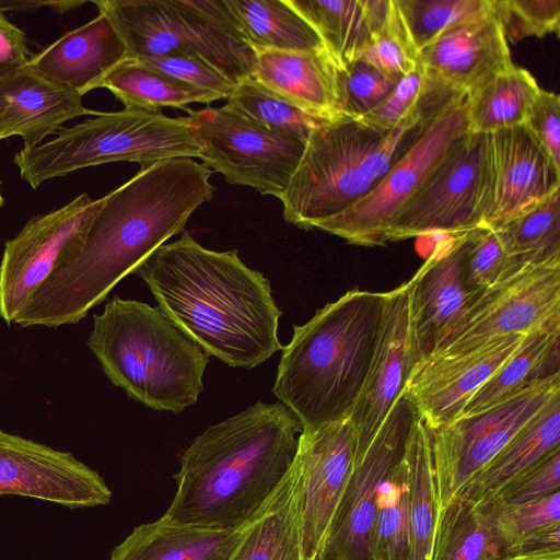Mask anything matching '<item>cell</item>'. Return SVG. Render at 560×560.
<instances>
[{
	"instance_id": "cell-1",
	"label": "cell",
	"mask_w": 560,
	"mask_h": 560,
	"mask_svg": "<svg viewBox=\"0 0 560 560\" xmlns=\"http://www.w3.org/2000/svg\"><path fill=\"white\" fill-rule=\"evenodd\" d=\"M211 168L190 158L156 162L103 197L86 226L19 312L21 327L79 323L213 198Z\"/></svg>"
},
{
	"instance_id": "cell-2",
	"label": "cell",
	"mask_w": 560,
	"mask_h": 560,
	"mask_svg": "<svg viewBox=\"0 0 560 560\" xmlns=\"http://www.w3.org/2000/svg\"><path fill=\"white\" fill-rule=\"evenodd\" d=\"M162 312L209 355L253 369L282 350L281 311L269 280L237 250L201 246L188 232L158 247L133 271Z\"/></svg>"
},
{
	"instance_id": "cell-3",
	"label": "cell",
	"mask_w": 560,
	"mask_h": 560,
	"mask_svg": "<svg viewBox=\"0 0 560 560\" xmlns=\"http://www.w3.org/2000/svg\"><path fill=\"white\" fill-rule=\"evenodd\" d=\"M302 424L281 401H257L209 425L182 453L165 520L238 529L275 495L294 462Z\"/></svg>"
},
{
	"instance_id": "cell-4",
	"label": "cell",
	"mask_w": 560,
	"mask_h": 560,
	"mask_svg": "<svg viewBox=\"0 0 560 560\" xmlns=\"http://www.w3.org/2000/svg\"><path fill=\"white\" fill-rule=\"evenodd\" d=\"M385 292L353 289L294 325L272 393L302 430L350 417L380 335Z\"/></svg>"
},
{
	"instance_id": "cell-5",
	"label": "cell",
	"mask_w": 560,
	"mask_h": 560,
	"mask_svg": "<svg viewBox=\"0 0 560 560\" xmlns=\"http://www.w3.org/2000/svg\"><path fill=\"white\" fill-rule=\"evenodd\" d=\"M86 345L115 386L154 410L179 413L203 389L209 354L159 306L114 296Z\"/></svg>"
},
{
	"instance_id": "cell-6",
	"label": "cell",
	"mask_w": 560,
	"mask_h": 560,
	"mask_svg": "<svg viewBox=\"0 0 560 560\" xmlns=\"http://www.w3.org/2000/svg\"><path fill=\"white\" fill-rule=\"evenodd\" d=\"M433 113L419 112L390 131L346 117L316 126L280 199L284 221L314 229L363 198L409 148Z\"/></svg>"
},
{
	"instance_id": "cell-7",
	"label": "cell",
	"mask_w": 560,
	"mask_h": 560,
	"mask_svg": "<svg viewBox=\"0 0 560 560\" xmlns=\"http://www.w3.org/2000/svg\"><path fill=\"white\" fill-rule=\"evenodd\" d=\"M200 153L201 145L185 117L124 108L62 127L52 140L22 149L13 162L21 178L35 189L45 180L90 166L127 161L145 167Z\"/></svg>"
},
{
	"instance_id": "cell-8",
	"label": "cell",
	"mask_w": 560,
	"mask_h": 560,
	"mask_svg": "<svg viewBox=\"0 0 560 560\" xmlns=\"http://www.w3.org/2000/svg\"><path fill=\"white\" fill-rule=\"evenodd\" d=\"M127 59L184 54L208 62L237 84L252 78L255 51L223 0H101Z\"/></svg>"
},
{
	"instance_id": "cell-9",
	"label": "cell",
	"mask_w": 560,
	"mask_h": 560,
	"mask_svg": "<svg viewBox=\"0 0 560 560\" xmlns=\"http://www.w3.org/2000/svg\"><path fill=\"white\" fill-rule=\"evenodd\" d=\"M468 132L466 96L458 95L428 118L413 142L368 195L314 229L353 245L384 246L390 222Z\"/></svg>"
},
{
	"instance_id": "cell-10",
	"label": "cell",
	"mask_w": 560,
	"mask_h": 560,
	"mask_svg": "<svg viewBox=\"0 0 560 560\" xmlns=\"http://www.w3.org/2000/svg\"><path fill=\"white\" fill-rule=\"evenodd\" d=\"M557 395L560 374L430 430L439 513Z\"/></svg>"
},
{
	"instance_id": "cell-11",
	"label": "cell",
	"mask_w": 560,
	"mask_h": 560,
	"mask_svg": "<svg viewBox=\"0 0 560 560\" xmlns=\"http://www.w3.org/2000/svg\"><path fill=\"white\" fill-rule=\"evenodd\" d=\"M201 145L199 159L231 185L281 199L305 143L275 133L222 107L185 109Z\"/></svg>"
},
{
	"instance_id": "cell-12",
	"label": "cell",
	"mask_w": 560,
	"mask_h": 560,
	"mask_svg": "<svg viewBox=\"0 0 560 560\" xmlns=\"http://www.w3.org/2000/svg\"><path fill=\"white\" fill-rule=\"evenodd\" d=\"M416 413L404 390L372 441L355 450L349 478L316 560H371L381 491L405 457Z\"/></svg>"
},
{
	"instance_id": "cell-13",
	"label": "cell",
	"mask_w": 560,
	"mask_h": 560,
	"mask_svg": "<svg viewBox=\"0 0 560 560\" xmlns=\"http://www.w3.org/2000/svg\"><path fill=\"white\" fill-rule=\"evenodd\" d=\"M486 160L487 135L469 131L390 222L386 243L481 226Z\"/></svg>"
},
{
	"instance_id": "cell-14",
	"label": "cell",
	"mask_w": 560,
	"mask_h": 560,
	"mask_svg": "<svg viewBox=\"0 0 560 560\" xmlns=\"http://www.w3.org/2000/svg\"><path fill=\"white\" fill-rule=\"evenodd\" d=\"M559 318L560 257L523 265L482 292L453 336L427 360L466 353Z\"/></svg>"
},
{
	"instance_id": "cell-15",
	"label": "cell",
	"mask_w": 560,
	"mask_h": 560,
	"mask_svg": "<svg viewBox=\"0 0 560 560\" xmlns=\"http://www.w3.org/2000/svg\"><path fill=\"white\" fill-rule=\"evenodd\" d=\"M48 501L70 509L107 505L112 491L70 452L0 429V495Z\"/></svg>"
},
{
	"instance_id": "cell-16",
	"label": "cell",
	"mask_w": 560,
	"mask_h": 560,
	"mask_svg": "<svg viewBox=\"0 0 560 560\" xmlns=\"http://www.w3.org/2000/svg\"><path fill=\"white\" fill-rule=\"evenodd\" d=\"M103 202L88 194L32 218L7 241L0 262V316L12 324L19 312L50 273L69 242L90 222Z\"/></svg>"
},
{
	"instance_id": "cell-17",
	"label": "cell",
	"mask_w": 560,
	"mask_h": 560,
	"mask_svg": "<svg viewBox=\"0 0 560 560\" xmlns=\"http://www.w3.org/2000/svg\"><path fill=\"white\" fill-rule=\"evenodd\" d=\"M560 189V167L523 124L487 135L481 226L495 230Z\"/></svg>"
},
{
	"instance_id": "cell-18",
	"label": "cell",
	"mask_w": 560,
	"mask_h": 560,
	"mask_svg": "<svg viewBox=\"0 0 560 560\" xmlns=\"http://www.w3.org/2000/svg\"><path fill=\"white\" fill-rule=\"evenodd\" d=\"M357 435L350 418L299 435L300 533L306 560H316L354 458Z\"/></svg>"
},
{
	"instance_id": "cell-19",
	"label": "cell",
	"mask_w": 560,
	"mask_h": 560,
	"mask_svg": "<svg viewBox=\"0 0 560 560\" xmlns=\"http://www.w3.org/2000/svg\"><path fill=\"white\" fill-rule=\"evenodd\" d=\"M411 287L412 278L384 293L378 339L363 388L349 417L355 430V450L364 448L372 441L421 362L411 324Z\"/></svg>"
},
{
	"instance_id": "cell-20",
	"label": "cell",
	"mask_w": 560,
	"mask_h": 560,
	"mask_svg": "<svg viewBox=\"0 0 560 560\" xmlns=\"http://www.w3.org/2000/svg\"><path fill=\"white\" fill-rule=\"evenodd\" d=\"M431 94L450 100L468 95L495 73L512 66L502 22L492 8L436 38L419 51Z\"/></svg>"
},
{
	"instance_id": "cell-21",
	"label": "cell",
	"mask_w": 560,
	"mask_h": 560,
	"mask_svg": "<svg viewBox=\"0 0 560 560\" xmlns=\"http://www.w3.org/2000/svg\"><path fill=\"white\" fill-rule=\"evenodd\" d=\"M526 335H510L466 353L419 363L405 393L430 430L459 417L470 398L516 352Z\"/></svg>"
},
{
	"instance_id": "cell-22",
	"label": "cell",
	"mask_w": 560,
	"mask_h": 560,
	"mask_svg": "<svg viewBox=\"0 0 560 560\" xmlns=\"http://www.w3.org/2000/svg\"><path fill=\"white\" fill-rule=\"evenodd\" d=\"M464 235L433 252L411 277V324L421 362L453 336L479 296L462 279Z\"/></svg>"
},
{
	"instance_id": "cell-23",
	"label": "cell",
	"mask_w": 560,
	"mask_h": 560,
	"mask_svg": "<svg viewBox=\"0 0 560 560\" xmlns=\"http://www.w3.org/2000/svg\"><path fill=\"white\" fill-rule=\"evenodd\" d=\"M128 58L126 45L102 11L31 56L25 69L81 96Z\"/></svg>"
},
{
	"instance_id": "cell-24",
	"label": "cell",
	"mask_w": 560,
	"mask_h": 560,
	"mask_svg": "<svg viewBox=\"0 0 560 560\" xmlns=\"http://www.w3.org/2000/svg\"><path fill=\"white\" fill-rule=\"evenodd\" d=\"M101 112L89 109L82 96L23 68L0 82V140L20 136L33 149L73 118Z\"/></svg>"
},
{
	"instance_id": "cell-25",
	"label": "cell",
	"mask_w": 560,
	"mask_h": 560,
	"mask_svg": "<svg viewBox=\"0 0 560 560\" xmlns=\"http://www.w3.org/2000/svg\"><path fill=\"white\" fill-rule=\"evenodd\" d=\"M254 51L253 79L310 114L328 120L341 118L337 83L340 67L326 48Z\"/></svg>"
},
{
	"instance_id": "cell-26",
	"label": "cell",
	"mask_w": 560,
	"mask_h": 560,
	"mask_svg": "<svg viewBox=\"0 0 560 560\" xmlns=\"http://www.w3.org/2000/svg\"><path fill=\"white\" fill-rule=\"evenodd\" d=\"M247 526L217 529L178 524L161 516L136 526L113 549L108 560H230Z\"/></svg>"
},
{
	"instance_id": "cell-27",
	"label": "cell",
	"mask_w": 560,
	"mask_h": 560,
	"mask_svg": "<svg viewBox=\"0 0 560 560\" xmlns=\"http://www.w3.org/2000/svg\"><path fill=\"white\" fill-rule=\"evenodd\" d=\"M341 68L355 61L386 19L392 0H288Z\"/></svg>"
},
{
	"instance_id": "cell-28",
	"label": "cell",
	"mask_w": 560,
	"mask_h": 560,
	"mask_svg": "<svg viewBox=\"0 0 560 560\" xmlns=\"http://www.w3.org/2000/svg\"><path fill=\"white\" fill-rule=\"evenodd\" d=\"M560 395L555 396L527 425L455 495L479 504L560 446Z\"/></svg>"
},
{
	"instance_id": "cell-29",
	"label": "cell",
	"mask_w": 560,
	"mask_h": 560,
	"mask_svg": "<svg viewBox=\"0 0 560 560\" xmlns=\"http://www.w3.org/2000/svg\"><path fill=\"white\" fill-rule=\"evenodd\" d=\"M230 560H306L300 533V475L295 460L275 495L247 526Z\"/></svg>"
},
{
	"instance_id": "cell-30",
	"label": "cell",
	"mask_w": 560,
	"mask_h": 560,
	"mask_svg": "<svg viewBox=\"0 0 560 560\" xmlns=\"http://www.w3.org/2000/svg\"><path fill=\"white\" fill-rule=\"evenodd\" d=\"M558 374L560 318L528 332L516 352L470 398L459 417L486 409Z\"/></svg>"
},
{
	"instance_id": "cell-31",
	"label": "cell",
	"mask_w": 560,
	"mask_h": 560,
	"mask_svg": "<svg viewBox=\"0 0 560 560\" xmlns=\"http://www.w3.org/2000/svg\"><path fill=\"white\" fill-rule=\"evenodd\" d=\"M245 42L255 49L325 48L315 28L288 0H223Z\"/></svg>"
},
{
	"instance_id": "cell-32",
	"label": "cell",
	"mask_w": 560,
	"mask_h": 560,
	"mask_svg": "<svg viewBox=\"0 0 560 560\" xmlns=\"http://www.w3.org/2000/svg\"><path fill=\"white\" fill-rule=\"evenodd\" d=\"M406 463L408 468V560H432L439 502L432 463L431 432L418 413L407 442Z\"/></svg>"
},
{
	"instance_id": "cell-33",
	"label": "cell",
	"mask_w": 560,
	"mask_h": 560,
	"mask_svg": "<svg viewBox=\"0 0 560 560\" xmlns=\"http://www.w3.org/2000/svg\"><path fill=\"white\" fill-rule=\"evenodd\" d=\"M540 89L532 73L515 63L495 73L466 95L469 131L490 135L523 125Z\"/></svg>"
},
{
	"instance_id": "cell-34",
	"label": "cell",
	"mask_w": 560,
	"mask_h": 560,
	"mask_svg": "<svg viewBox=\"0 0 560 560\" xmlns=\"http://www.w3.org/2000/svg\"><path fill=\"white\" fill-rule=\"evenodd\" d=\"M109 90L128 109H186L191 103L209 104L219 97L160 73L135 59H126L96 85Z\"/></svg>"
},
{
	"instance_id": "cell-35",
	"label": "cell",
	"mask_w": 560,
	"mask_h": 560,
	"mask_svg": "<svg viewBox=\"0 0 560 560\" xmlns=\"http://www.w3.org/2000/svg\"><path fill=\"white\" fill-rule=\"evenodd\" d=\"M503 546L490 517L459 497L440 511L432 560H502Z\"/></svg>"
},
{
	"instance_id": "cell-36",
	"label": "cell",
	"mask_w": 560,
	"mask_h": 560,
	"mask_svg": "<svg viewBox=\"0 0 560 560\" xmlns=\"http://www.w3.org/2000/svg\"><path fill=\"white\" fill-rule=\"evenodd\" d=\"M508 255L521 265L560 257V189L494 230Z\"/></svg>"
},
{
	"instance_id": "cell-37",
	"label": "cell",
	"mask_w": 560,
	"mask_h": 560,
	"mask_svg": "<svg viewBox=\"0 0 560 560\" xmlns=\"http://www.w3.org/2000/svg\"><path fill=\"white\" fill-rule=\"evenodd\" d=\"M224 107L275 133L306 142L328 119L310 114L253 78L237 83Z\"/></svg>"
},
{
	"instance_id": "cell-38",
	"label": "cell",
	"mask_w": 560,
	"mask_h": 560,
	"mask_svg": "<svg viewBox=\"0 0 560 560\" xmlns=\"http://www.w3.org/2000/svg\"><path fill=\"white\" fill-rule=\"evenodd\" d=\"M408 468L406 454L386 479L371 537V560H408Z\"/></svg>"
},
{
	"instance_id": "cell-39",
	"label": "cell",
	"mask_w": 560,
	"mask_h": 560,
	"mask_svg": "<svg viewBox=\"0 0 560 560\" xmlns=\"http://www.w3.org/2000/svg\"><path fill=\"white\" fill-rule=\"evenodd\" d=\"M396 4L419 54L444 33L488 12L493 0H396Z\"/></svg>"
},
{
	"instance_id": "cell-40",
	"label": "cell",
	"mask_w": 560,
	"mask_h": 560,
	"mask_svg": "<svg viewBox=\"0 0 560 560\" xmlns=\"http://www.w3.org/2000/svg\"><path fill=\"white\" fill-rule=\"evenodd\" d=\"M521 266L508 255L494 230L479 226L465 233L460 269L468 292L480 295Z\"/></svg>"
},
{
	"instance_id": "cell-41",
	"label": "cell",
	"mask_w": 560,
	"mask_h": 560,
	"mask_svg": "<svg viewBox=\"0 0 560 560\" xmlns=\"http://www.w3.org/2000/svg\"><path fill=\"white\" fill-rule=\"evenodd\" d=\"M401 77L388 74L361 60L338 69V113L357 119L377 107Z\"/></svg>"
},
{
	"instance_id": "cell-42",
	"label": "cell",
	"mask_w": 560,
	"mask_h": 560,
	"mask_svg": "<svg viewBox=\"0 0 560 560\" xmlns=\"http://www.w3.org/2000/svg\"><path fill=\"white\" fill-rule=\"evenodd\" d=\"M440 102L428 89L425 74L419 66L401 77L392 93L374 109L357 118L361 124L381 131H390L419 112L433 113Z\"/></svg>"
},
{
	"instance_id": "cell-43",
	"label": "cell",
	"mask_w": 560,
	"mask_h": 560,
	"mask_svg": "<svg viewBox=\"0 0 560 560\" xmlns=\"http://www.w3.org/2000/svg\"><path fill=\"white\" fill-rule=\"evenodd\" d=\"M357 60L398 77L412 72L419 66V54L405 30L396 0H392L386 19L372 34Z\"/></svg>"
},
{
	"instance_id": "cell-44",
	"label": "cell",
	"mask_w": 560,
	"mask_h": 560,
	"mask_svg": "<svg viewBox=\"0 0 560 560\" xmlns=\"http://www.w3.org/2000/svg\"><path fill=\"white\" fill-rule=\"evenodd\" d=\"M509 44L559 34V0H494Z\"/></svg>"
},
{
	"instance_id": "cell-45",
	"label": "cell",
	"mask_w": 560,
	"mask_h": 560,
	"mask_svg": "<svg viewBox=\"0 0 560 560\" xmlns=\"http://www.w3.org/2000/svg\"><path fill=\"white\" fill-rule=\"evenodd\" d=\"M560 492V446L504 486L495 495L479 503L489 508H513Z\"/></svg>"
},
{
	"instance_id": "cell-46",
	"label": "cell",
	"mask_w": 560,
	"mask_h": 560,
	"mask_svg": "<svg viewBox=\"0 0 560 560\" xmlns=\"http://www.w3.org/2000/svg\"><path fill=\"white\" fill-rule=\"evenodd\" d=\"M477 505L490 517L503 550L524 536L560 522V492L513 508Z\"/></svg>"
},
{
	"instance_id": "cell-47",
	"label": "cell",
	"mask_w": 560,
	"mask_h": 560,
	"mask_svg": "<svg viewBox=\"0 0 560 560\" xmlns=\"http://www.w3.org/2000/svg\"><path fill=\"white\" fill-rule=\"evenodd\" d=\"M144 66L195 89L228 100L235 83L198 57L184 54L149 56L135 59Z\"/></svg>"
},
{
	"instance_id": "cell-48",
	"label": "cell",
	"mask_w": 560,
	"mask_h": 560,
	"mask_svg": "<svg viewBox=\"0 0 560 560\" xmlns=\"http://www.w3.org/2000/svg\"><path fill=\"white\" fill-rule=\"evenodd\" d=\"M560 96L540 89L532 102L524 125L560 167Z\"/></svg>"
},
{
	"instance_id": "cell-49",
	"label": "cell",
	"mask_w": 560,
	"mask_h": 560,
	"mask_svg": "<svg viewBox=\"0 0 560 560\" xmlns=\"http://www.w3.org/2000/svg\"><path fill=\"white\" fill-rule=\"evenodd\" d=\"M502 560H560V522L516 540L503 550Z\"/></svg>"
},
{
	"instance_id": "cell-50",
	"label": "cell",
	"mask_w": 560,
	"mask_h": 560,
	"mask_svg": "<svg viewBox=\"0 0 560 560\" xmlns=\"http://www.w3.org/2000/svg\"><path fill=\"white\" fill-rule=\"evenodd\" d=\"M30 58L24 32L0 10V82L23 69Z\"/></svg>"
},
{
	"instance_id": "cell-51",
	"label": "cell",
	"mask_w": 560,
	"mask_h": 560,
	"mask_svg": "<svg viewBox=\"0 0 560 560\" xmlns=\"http://www.w3.org/2000/svg\"><path fill=\"white\" fill-rule=\"evenodd\" d=\"M85 3L84 1H0V10L3 12L5 10H28L35 9L39 5H49L51 10L57 11L58 13H63L71 9L82 5Z\"/></svg>"
},
{
	"instance_id": "cell-52",
	"label": "cell",
	"mask_w": 560,
	"mask_h": 560,
	"mask_svg": "<svg viewBox=\"0 0 560 560\" xmlns=\"http://www.w3.org/2000/svg\"><path fill=\"white\" fill-rule=\"evenodd\" d=\"M3 203H4V199L1 194V180H0V207L3 206Z\"/></svg>"
}]
</instances>
